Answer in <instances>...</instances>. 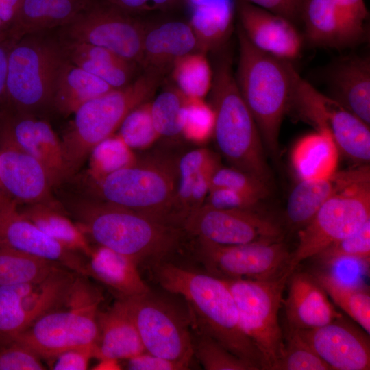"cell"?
Wrapping results in <instances>:
<instances>
[{"mask_svg":"<svg viewBox=\"0 0 370 370\" xmlns=\"http://www.w3.org/2000/svg\"><path fill=\"white\" fill-rule=\"evenodd\" d=\"M64 212L90 240L127 256L138 264L162 262L177 250L186 234L169 225L138 212L123 208L84 190H53Z\"/></svg>","mask_w":370,"mask_h":370,"instance_id":"6da1fadb","label":"cell"},{"mask_svg":"<svg viewBox=\"0 0 370 370\" xmlns=\"http://www.w3.org/2000/svg\"><path fill=\"white\" fill-rule=\"evenodd\" d=\"M154 271L163 288L187 301L200 333L258 369H265L260 353L241 326L235 301L223 280L162 261L156 263Z\"/></svg>","mask_w":370,"mask_h":370,"instance_id":"7a4b0ae2","label":"cell"},{"mask_svg":"<svg viewBox=\"0 0 370 370\" xmlns=\"http://www.w3.org/2000/svg\"><path fill=\"white\" fill-rule=\"evenodd\" d=\"M239 58L235 80L265 148L276 158L283 119L289 110L293 74L291 62L268 55L248 40L240 27Z\"/></svg>","mask_w":370,"mask_h":370,"instance_id":"3957f363","label":"cell"},{"mask_svg":"<svg viewBox=\"0 0 370 370\" xmlns=\"http://www.w3.org/2000/svg\"><path fill=\"white\" fill-rule=\"evenodd\" d=\"M209 103L214 112L213 136L230 166L266 182L271 177L257 125L236 85L228 57L217 63Z\"/></svg>","mask_w":370,"mask_h":370,"instance_id":"277c9868","label":"cell"},{"mask_svg":"<svg viewBox=\"0 0 370 370\" xmlns=\"http://www.w3.org/2000/svg\"><path fill=\"white\" fill-rule=\"evenodd\" d=\"M178 160L162 153L137 157L132 164L101 178H88L84 191L175 226L171 210L178 180Z\"/></svg>","mask_w":370,"mask_h":370,"instance_id":"5b68a950","label":"cell"},{"mask_svg":"<svg viewBox=\"0 0 370 370\" xmlns=\"http://www.w3.org/2000/svg\"><path fill=\"white\" fill-rule=\"evenodd\" d=\"M162 77L155 73L144 71L127 86L95 97L76 110L73 121L61 140L71 178L92 149L114 134L127 114L149 101Z\"/></svg>","mask_w":370,"mask_h":370,"instance_id":"8992f818","label":"cell"},{"mask_svg":"<svg viewBox=\"0 0 370 370\" xmlns=\"http://www.w3.org/2000/svg\"><path fill=\"white\" fill-rule=\"evenodd\" d=\"M102 301L101 291L88 277L77 275L64 300L14 340L49 360L70 349L96 346Z\"/></svg>","mask_w":370,"mask_h":370,"instance_id":"52a82bcc","label":"cell"},{"mask_svg":"<svg viewBox=\"0 0 370 370\" xmlns=\"http://www.w3.org/2000/svg\"><path fill=\"white\" fill-rule=\"evenodd\" d=\"M45 32L25 35L12 46L3 108L40 117L53 109L56 77L66 57L62 41Z\"/></svg>","mask_w":370,"mask_h":370,"instance_id":"ba28073f","label":"cell"},{"mask_svg":"<svg viewBox=\"0 0 370 370\" xmlns=\"http://www.w3.org/2000/svg\"><path fill=\"white\" fill-rule=\"evenodd\" d=\"M290 275L286 270L267 280H223L235 301L241 326L260 353L265 369L273 370L283 354L284 338L278 314Z\"/></svg>","mask_w":370,"mask_h":370,"instance_id":"9c48e42d","label":"cell"},{"mask_svg":"<svg viewBox=\"0 0 370 370\" xmlns=\"http://www.w3.org/2000/svg\"><path fill=\"white\" fill-rule=\"evenodd\" d=\"M370 220V177L334 195L312 219L298 230V243L288 263L294 272L304 260L313 258L332 244L359 230Z\"/></svg>","mask_w":370,"mask_h":370,"instance_id":"30bf717a","label":"cell"},{"mask_svg":"<svg viewBox=\"0 0 370 370\" xmlns=\"http://www.w3.org/2000/svg\"><path fill=\"white\" fill-rule=\"evenodd\" d=\"M291 110L317 132L328 134L346 158L357 164H369V125L338 101L318 91L296 70L288 111Z\"/></svg>","mask_w":370,"mask_h":370,"instance_id":"8fae6325","label":"cell"},{"mask_svg":"<svg viewBox=\"0 0 370 370\" xmlns=\"http://www.w3.org/2000/svg\"><path fill=\"white\" fill-rule=\"evenodd\" d=\"M119 299L136 326L145 352L190 366L194 341L186 317L151 291Z\"/></svg>","mask_w":370,"mask_h":370,"instance_id":"7c38bea8","label":"cell"},{"mask_svg":"<svg viewBox=\"0 0 370 370\" xmlns=\"http://www.w3.org/2000/svg\"><path fill=\"white\" fill-rule=\"evenodd\" d=\"M195 240L199 260L209 274L222 280H267L288 270L291 252L283 240L238 245Z\"/></svg>","mask_w":370,"mask_h":370,"instance_id":"4fadbf2b","label":"cell"},{"mask_svg":"<svg viewBox=\"0 0 370 370\" xmlns=\"http://www.w3.org/2000/svg\"><path fill=\"white\" fill-rule=\"evenodd\" d=\"M182 228L195 238L220 245L280 241L284 236L280 221L260 206L217 209L203 205L187 216Z\"/></svg>","mask_w":370,"mask_h":370,"instance_id":"5bb4252c","label":"cell"},{"mask_svg":"<svg viewBox=\"0 0 370 370\" xmlns=\"http://www.w3.org/2000/svg\"><path fill=\"white\" fill-rule=\"evenodd\" d=\"M147 27L130 14L107 3L93 1L61 27L64 40L106 48L140 66Z\"/></svg>","mask_w":370,"mask_h":370,"instance_id":"9a60e30c","label":"cell"},{"mask_svg":"<svg viewBox=\"0 0 370 370\" xmlns=\"http://www.w3.org/2000/svg\"><path fill=\"white\" fill-rule=\"evenodd\" d=\"M77 275L60 266L38 282L0 286V343L14 339L58 306Z\"/></svg>","mask_w":370,"mask_h":370,"instance_id":"2e32d148","label":"cell"},{"mask_svg":"<svg viewBox=\"0 0 370 370\" xmlns=\"http://www.w3.org/2000/svg\"><path fill=\"white\" fill-rule=\"evenodd\" d=\"M0 146L18 149L36 158L45 169L53 189L71 180L61 140L40 116L0 108Z\"/></svg>","mask_w":370,"mask_h":370,"instance_id":"e0dca14e","label":"cell"},{"mask_svg":"<svg viewBox=\"0 0 370 370\" xmlns=\"http://www.w3.org/2000/svg\"><path fill=\"white\" fill-rule=\"evenodd\" d=\"M0 247L43 258L86 276L87 258L53 239L26 218L18 204L0 191Z\"/></svg>","mask_w":370,"mask_h":370,"instance_id":"ac0fdd59","label":"cell"},{"mask_svg":"<svg viewBox=\"0 0 370 370\" xmlns=\"http://www.w3.org/2000/svg\"><path fill=\"white\" fill-rule=\"evenodd\" d=\"M297 330L330 369H370L369 334L343 316L321 327Z\"/></svg>","mask_w":370,"mask_h":370,"instance_id":"d6986e66","label":"cell"},{"mask_svg":"<svg viewBox=\"0 0 370 370\" xmlns=\"http://www.w3.org/2000/svg\"><path fill=\"white\" fill-rule=\"evenodd\" d=\"M240 28L258 50L281 60L298 58L303 37L295 23L287 18L251 3L237 0Z\"/></svg>","mask_w":370,"mask_h":370,"instance_id":"ffe728a7","label":"cell"},{"mask_svg":"<svg viewBox=\"0 0 370 370\" xmlns=\"http://www.w3.org/2000/svg\"><path fill=\"white\" fill-rule=\"evenodd\" d=\"M0 182L18 204H42L64 211L44 166L21 150L0 146Z\"/></svg>","mask_w":370,"mask_h":370,"instance_id":"44dd1931","label":"cell"},{"mask_svg":"<svg viewBox=\"0 0 370 370\" xmlns=\"http://www.w3.org/2000/svg\"><path fill=\"white\" fill-rule=\"evenodd\" d=\"M370 177L369 164H357L330 176L300 180L290 193L285 210L288 227L299 230L314 216L321 206L345 188Z\"/></svg>","mask_w":370,"mask_h":370,"instance_id":"7402d4cb","label":"cell"},{"mask_svg":"<svg viewBox=\"0 0 370 370\" xmlns=\"http://www.w3.org/2000/svg\"><path fill=\"white\" fill-rule=\"evenodd\" d=\"M287 282L288 292L283 303L288 328L299 330L312 329L343 316L313 275L293 272Z\"/></svg>","mask_w":370,"mask_h":370,"instance_id":"603a6c76","label":"cell"},{"mask_svg":"<svg viewBox=\"0 0 370 370\" xmlns=\"http://www.w3.org/2000/svg\"><path fill=\"white\" fill-rule=\"evenodd\" d=\"M330 97L370 125V61L367 56H349L328 70Z\"/></svg>","mask_w":370,"mask_h":370,"instance_id":"cb8c5ba5","label":"cell"},{"mask_svg":"<svg viewBox=\"0 0 370 370\" xmlns=\"http://www.w3.org/2000/svg\"><path fill=\"white\" fill-rule=\"evenodd\" d=\"M195 51L197 42L189 23H162L147 27L140 66L163 77L178 58Z\"/></svg>","mask_w":370,"mask_h":370,"instance_id":"d4e9b609","label":"cell"},{"mask_svg":"<svg viewBox=\"0 0 370 370\" xmlns=\"http://www.w3.org/2000/svg\"><path fill=\"white\" fill-rule=\"evenodd\" d=\"M301 21L306 39L318 47H352L367 36L342 16L328 0H307Z\"/></svg>","mask_w":370,"mask_h":370,"instance_id":"484cf974","label":"cell"},{"mask_svg":"<svg viewBox=\"0 0 370 370\" xmlns=\"http://www.w3.org/2000/svg\"><path fill=\"white\" fill-rule=\"evenodd\" d=\"M99 338L94 357L100 360L128 359L145 352L136 326L121 300L99 312Z\"/></svg>","mask_w":370,"mask_h":370,"instance_id":"4316f807","label":"cell"},{"mask_svg":"<svg viewBox=\"0 0 370 370\" xmlns=\"http://www.w3.org/2000/svg\"><path fill=\"white\" fill-rule=\"evenodd\" d=\"M86 276L106 285L119 297H129L150 291L134 260L99 245L93 247L87 258Z\"/></svg>","mask_w":370,"mask_h":370,"instance_id":"83f0119b","label":"cell"},{"mask_svg":"<svg viewBox=\"0 0 370 370\" xmlns=\"http://www.w3.org/2000/svg\"><path fill=\"white\" fill-rule=\"evenodd\" d=\"M94 0H21L8 29L15 38L62 27L73 21Z\"/></svg>","mask_w":370,"mask_h":370,"instance_id":"f1b7e54d","label":"cell"},{"mask_svg":"<svg viewBox=\"0 0 370 370\" xmlns=\"http://www.w3.org/2000/svg\"><path fill=\"white\" fill-rule=\"evenodd\" d=\"M66 58L99 77L114 88L127 86L134 79L138 64L113 51L86 42L62 40Z\"/></svg>","mask_w":370,"mask_h":370,"instance_id":"f546056e","label":"cell"},{"mask_svg":"<svg viewBox=\"0 0 370 370\" xmlns=\"http://www.w3.org/2000/svg\"><path fill=\"white\" fill-rule=\"evenodd\" d=\"M237 0H219L190 8L189 25L194 33L197 51L220 50L234 28Z\"/></svg>","mask_w":370,"mask_h":370,"instance_id":"4dcf8cb0","label":"cell"},{"mask_svg":"<svg viewBox=\"0 0 370 370\" xmlns=\"http://www.w3.org/2000/svg\"><path fill=\"white\" fill-rule=\"evenodd\" d=\"M112 89L108 84L71 62L67 58L58 73L53 109L62 116L74 114L88 101Z\"/></svg>","mask_w":370,"mask_h":370,"instance_id":"1f68e13d","label":"cell"},{"mask_svg":"<svg viewBox=\"0 0 370 370\" xmlns=\"http://www.w3.org/2000/svg\"><path fill=\"white\" fill-rule=\"evenodd\" d=\"M338 153L332 139L317 131L296 143L291 162L299 180L325 177L336 171Z\"/></svg>","mask_w":370,"mask_h":370,"instance_id":"d6a6232c","label":"cell"},{"mask_svg":"<svg viewBox=\"0 0 370 370\" xmlns=\"http://www.w3.org/2000/svg\"><path fill=\"white\" fill-rule=\"evenodd\" d=\"M18 208L26 218L53 239L86 258L90 255L93 247L90 240L64 211L42 204H18Z\"/></svg>","mask_w":370,"mask_h":370,"instance_id":"836d02e7","label":"cell"},{"mask_svg":"<svg viewBox=\"0 0 370 370\" xmlns=\"http://www.w3.org/2000/svg\"><path fill=\"white\" fill-rule=\"evenodd\" d=\"M333 302L370 334V293L362 284L344 282L329 272L313 275Z\"/></svg>","mask_w":370,"mask_h":370,"instance_id":"e575fe53","label":"cell"},{"mask_svg":"<svg viewBox=\"0 0 370 370\" xmlns=\"http://www.w3.org/2000/svg\"><path fill=\"white\" fill-rule=\"evenodd\" d=\"M60 266L43 258L0 247V286L38 282Z\"/></svg>","mask_w":370,"mask_h":370,"instance_id":"d590c367","label":"cell"},{"mask_svg":"<svg viewBox=\"0 0 370 370\" xmlns=\"http://www.w3.org/2000/svg\"><path fill=\"white\" fill-rule=\"evenodd\" d=\"M175 86L188 97L204 99L213 79L206 53L195 51L178 58L171 69Z\"/></svg>","mask_w":370,"mask_h":370,"instance_id":"8d00e7d4","label":"cell"},{"mask_svg":"<svg viewBox=\"0 0 370 370\" xmlns=\"http://www.w3.org/2000/svg\"><path fill=\"white\" fill-rule=\"evenodd\" d=\"M187 97L176 86L162 91L151 102V113L160 137L175 138L182 136Z\"/></svg>","mask_w":370,"mask_h":370,"instance_id":"74e56055","label":"cell"},{"mask_svg":"<svg viewBox=\"0 0 370 370\" xmlns=\"http://www.w3.org/2000/svg\"><path fill=\"white\" fill-rule=\"evenodd\" d=\"M88 178L98 180L132 164L137 157L123 139L113 134L99 143L90 153Z\"/></svg>","mask_w":370,"mask_h":370,"instance_id":"f35d334b","label":"cell"},{"mask_svg":"<svg viewBox=\"0 0 370 370\" xmlns=\"http://www.w3.org/2000/svg\"><path fill=\"white\" fill-rule=\"evenodd\" d=\"M118 135L132 150L151 146L160 136L153 122L151 102H144L131 110L121 123Z\"/></svg>","mask_w":370,"mask_h":370,"instance_id":"ab89813d","label":"cell"},{"mask_svg":"<svg viewBox=\"0 0 370 370\" xmlns=\"http://www.w3.org/2000/svg\"><path fill=\"white\" fill-rule=\"evenodd\" d=\"M313 258L327 267L345 259L358 260L369 264L370 220L354 234L332 244Z\"/></svg>","mask_w":370,"mask_h":370,"instance_id":"60d3db41","label":"cell"},{"mask_svg":"<svg viewBox=\"0 0 370 370\" xmlns=\"http://www.w3.org/2000/svg\"><path fill=\"white\" fill-rule=\"evenodd\" d=\"M283 354L273 370H328L330 367L312 350L297 330L288 327Z\"/></svg>","mask_w":370,"mask_h":370,"instance_id":"b9f144b4","label":"cell"},{"mask_svg":"<svg viewBox=\"0 0 370 370\" xmlns=\"http://www.w3.org/2000/svg\"><path fill=\"white\" fill-rule=\"evenodd\" d=\"M194 354L206 370H258V367L236 356L211 337L201 333Z\"/></svg>","mask_w":370,"mask_h":370,"instance_id":"7bdbcfd3","label":"cell"},{"mask_svg":"<svg viewBox=\"0 0 370 370\" xmlns=\"http://www.w3.org/2000/svg\"><path fill=\"white\" fill-rule=\"evenodd\" d=\"M214 112L204 99L187 97L182 136L185 139L201 144L213 136Z\"/></svg>","mask_w":370,"mask_h":370,"instance_id":"ee69618b","label":"cell"},{"mask_svg":"<svg viewBox=\"0 0 370 370\" xmlns=\"http://www.w3.org/2000/svg\"><path fill=\"white\" fill-rule=\"evenodd\" d=\"M210 187H223L260 200L270 193L269 184L258 177L232 166L221 164L212 173Z\"/></svg>","mask_w":370,"mask_h":370,"instance_id":"f6af8a7d","label":"cell"},{"mask_svg":"<svg viewBox=\"0 0 370 370\" xmlns=\"http://www.w3.org/2000/svg\"><path fill=\"white\" fill-rule=\"evenodd\" d=\"M41 358L16 340L0 343V370H43Z\"/></svg>","mask_w":370,"mask_h":370,"instance_id":"bcb514c9","label":"cell"},{"mask_svg":"<svg viewBox=\"0 0 370 370\" xmlns=\"http://www.w3.org/2000/svg\"><path fill=\"white\" fill-rule=\"evenodd\" d=\"M262 200L223 187H210L203 205L217 209H245L260 206Z\"/></svg>","mask_w":370,"mask_h":370,"instance_id":"7dc6e473","label":"cell"},{"mask_svg":"<svg viewBox=\"0 0 370 370\" xmlns=\"http://www.w3.org/2000/svg\"><path fill=\"white\" fill-rule=\"evenodd\" d=\"M96 346L76 347L66 350L54 360V370H86L90 359L94 357Z\"/></svg>","mask_w":370,"mask_h":370,"instance_id":"c3c4849f","label":"cell"},{"mask_svg":"<svg viewBox=\"0 0 370 370\" xmlns=\"http://www.w3.org/2000/svg\"><path fill=\"white\" fill-rule=\"evenodd\" d=\"M282 16L295 24L301 20L307 0H240Z\"/></svg>","mask_w":370,"mask_h":370,"instance_id":"681fc988","label":"cell"},{"mask_svg":"<svg viewBox=\"0 0 370 370\" xmlns=\"http://www.w3.org/2000/svg\"><path fill=\"white\" fill-rule=\"evenodd\" d=\"M127 369L130 370H184L190 366L145 352L127 359Z\"/></svg>","mask_w":370,"mask_h":370,"instance_id":"f907efd6","label":"cell"},{"mask_svg":"<svg viewBox=\"0 0 370 370\" xmlns=\"http://www.w3.org/2000/svg\"><path fill=\"white\" fill-rule=\"evenodd\" d=\"M349 22L367 33L369 12L364 0H328Z\"/></svg>","mask_w":370,"mask_h":370,"instance_id":"816d5d0a","label":"cell"},{"mask_svg":"<svg viewBox=\"0 0 370 370\" xmlns=\"http://www.w3.org/2000/svg\"><path fill=\"white\" fill-rule=\"evenodd\" d=\"M130 14L165 10L175 5L179 0H103Z\"/></svg>","mask_w":370,"mask_h":370,"instance_id":"f5cc1de1","label":"cell"},{"mask_svg":"<svg viewBox=\"0 0 370 370\" xmlns=\"http://www.w3.org/2000/svg\"><path fill=\"white\" fill-rule=\"evenodd\" d=\"M18 38L8 30L0 34V108L5 103L6 79L11 49Z\"/></svg>","mask_w":370,"mask_h":370,"instance_id":"db71d44e","label":"cell"},{"mask_svg":"<svg viewBox=\"0 0 370 370\" xmlns=\"http://www.w3.org/2000/svg\"><path fill=\"white\" fill-rule=\"evenodd\" d=\"M21 0H0V18L9 29L17 14Z\"/></svg>","mask_w":370,"mask_h":370,"instance_id":"11a10c76","label":"cell"},{"mask_svg":"<svg viewBox=\"0 0 370 370\" xmlns=\"http://www.w3.org/2000/svg\"><path fill=\"white\" fill-rule=\"evenodd\" d=\"M184 1L188 5L190 8H191L197 5L207 4V3L214 2L219 0H184Z\"/></svg>","mask_w":370,"mask_h":370,"instance_id":"9f6ffc18","label":"cell"},{"mask_svg":"<svg viewBox=\"0 0 370 370\" xmlns=\"http://www.w3.org/2000/svg\"><path fill=\"white\" fill-rule=\"evenodd\" d=\"M8 30V29L6 27L5 24L2 22V21L0 18V34Z\"/></svg>","mask_w":370,"mask_h":370,"instance_id":"6f0895ef","label":"cell"},{"mask_svg":"<svg viewBox=\"0 0 370 370\" xmlns=\"http://www.w3.org/2000/svg\"><path fill=\"white\" fill-rule=\"evenodd\" d=\"M3 190L2 188H1V182H0V191Z\"/></svg>","mask_w":370,"mask_h":370,"instance_id":"680465c9","label":"cell"}]
</instances>
